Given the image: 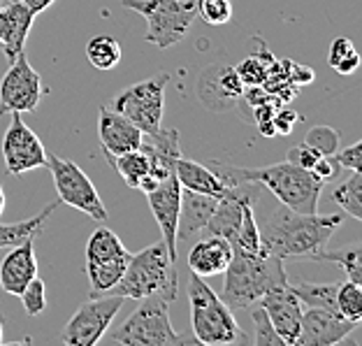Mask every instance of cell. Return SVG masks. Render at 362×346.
Returning a JSON list of instances; mask_svg holds the SVG:
<instances>
[{"label": "cell", "mask_w": 362, "mask_h": 346, "mask_svg": "<svg viewBox=\"0 0 362 346\" xmlns=\"http://www.w3.org/2000/svg\"><path fill=\"white\" fill-rule=\"evenodd\" d=\"M341 224V214H302L279 202L258 228L262 249L269 256L316 260Z\"/></svg>", "instance_id": "1"}, {"label": "cell", "mask_w": 362, "mask_h": 346, "mask_svg": "<svg viewBox=\"0 0 362 346\" xmlns=\"http://www.w3.org/2000/svg\"><path fill=\"white\" fill-rule=\"evenodd\" d=\"M209 168L228 186L242 184V181H258L281 204L302 214L318 212V197L325 186L309 170H302L288 161L276 163V166H262V168H242V166H233L228 161H209Z\"/></svg>", "instance_id": "2"}, {"label": "cell", "mask_w": 362, "mask_h": 346, "mask_svg": "<svg viewBox=\"0 0 362 346\" xmlns=\"http://www.w3.org/2000/svg\"><path fill=\"white\" fill-rule=\"evenodd\" d=\"M226 282L221 291L230 309H249L262 295L276 286L288 284L284 258L279 256H249L233 246V258L226 267Z\"/></svg>", "instance_id": "3"}, {"label": "cell", "mask_w": 362, "mask_h": 346, "mask_svg": "<svg viewBox=\"0 0 362 346\" xmlns=\"http://www.w3.org/2000/svg\"><path fill=\"white\" fill-rule=\"evenodd\" d=\"M188 302H191V328L197 344L235 346L251 342V337L233 316V309L221 300L218 293H214L204 277H197L195 272H191L188 279Z\"/></svg>", "instance_id": "4"}, {"label": "cell", "mask_w": 362, "mask_h": 346, "mask_svg": "<svg viewBox=\"0 0 362 346\" xmlns=\"http://www.w3.org/2000/svg\"><path fill=\"white\" fill-rule=\"evenodd\" d=\"M177 284V263L170 260L165 244L160 240L130 256L126 272L110 295H121L123 300H144L158 295L163 300L175 302Z\"/></svg>", "instance_id": "5"}, {"label": "cell", "mask_w": 362, "mask_h": 346, "mask_svg": "<svg viewBox=\"0 0 362 346\" xmlns=\"http://www.w3.org/2000/svg\"><path fill=\"white\" fill-rule=\"evenodd\" d=\"M107 342L121 346H181L186 344V337L172 328L170 302L151 295L139 300V307L107 337Z\"/></svg>", "instance_id": "6"}, {"label": "cell", "mask_w": 362, "mask_h": 346, "mask_svg": "<svg viewBox=\"0 0 362 346\" xmlns=\"http://www.w3.org/2000/svg\"><path fill=\"white\" fill-rule=\"evenodd\" d=\"M123 7L146 19V42L170 49L181 42L197 19L195 0H121Z\"/></svg>", "instance_id": "7"}, {"label": "cell", "mask_w": 362, "mask_h": 346, "mask_svg": "<svg viewBox=\"0 0 362 346\" xmlns=\"http://www.w3.org/2000/svg\"><path fill=\"white\" fill-rule=\"evenodd\" d=\"M130 253L119 235L110 228H98L88 237L84 251V267L90 286V298L110 295V291L119 284L123 272L128 267Z\"/></svg>", "instance_id": "8"}, {"label": "cell", "mask_w": 362, "mask_h": 346, "mask_svg": "<svg viewBox=\"0 0 362 346\" xmlns=\"http://www.w3.org/2000/svg\"><path fill=\"white\" fill-rule=\"evenodd\" d=\"M168 84H170L168 72L149 77L144 81H137V84L121 91V93L110 103V107L117 110L119 114H123L128 121H133L144 135H151L163 123Z\"/></svg>", "instance_id": "9"}, {"label": "cell", "mask_w": 362, "mask_h": 346, "mask_svg": "<svg viewBox=\"0 0 362 346\" xmlns=\"http://www.w3.org/2000/svg\"><path fill=\"white\" fill-rule=\"evenodd\" d=\"M47 168L54 177L56 193L63 204H70L79 212H84L93 221H107V209L103 197L98 195V188L88 175L81 170L75 161L61 158L56 154H47Z\"/></svg>", "instance_id": "10"}, {"label": "cell", "mask_w": 362, "mask_h": 346, "mask_svg": "<svg viewBox=\"0 0 362 346\" xmlns=\"http://www.w3.org/2000/svg\"><path fill=\"white\" fill-rule=\"evenodd\" d=\"M123 307L121 295H98L79 304V309L65 323L61 340L70 346H95L110 330L114 316Z\"/></svg>", "instance_id": "11"}, {"label": "cell", "mask_w": 362, "mask_h": 346, "mask_svg": "<svg viewBox=\"0 0 362 346\" xmlns=\"http://www.w3.org/2000/svg\"><path fill=\"white\" fill-rule=\"evenodd\" d=\"M45 96L42 77L28 63L23 54H19L10 63V68L0 79V114H26L35 112Z\"/></svg>", "instance_id": "12"}, {"label": "cell", "mask_w": 362, "mask_h": 346, "mask_svg": "<svg viewBox=\"0 0 362 346\" xmlns=\"http://www.w3.org/2000/svg\"><path fill=\"white\" fill-rule=\"evenodd\" d=\"M3 161L5 170L14 177L37 168H47V151L42 142L16 112L12 114L10 128L3 135Z\"/></svg>", "instance_id": "13"}, {"label": "cell", "mask_w": 362, "mask_h": 346, "mask_svg": "<svg viewBox=\"0 0 362 346\" xmlns=\"http://www.w3.org/2000/svg\"><path fill=\"white\" fill-rule=\"evenodd\" d=\"M181 184L175 172L160 179V184L146 193L149 207L153 212V219L163 233V244L168 249V256L172 263H179L177 253V226H179V209H181Z\"/></svg>", "instance_id": "14"}, {"label": "cell", "mask_w": 362, "mask_h": 346, "mask_svg": "<svg viewBox=\"0 0 362 346\" xmlns=\"http://www.w3.org/2000/svg\"><path fill=\"white\" fill-rule=\"evenodd\" d=\"M358 323L344 318L337 311L307 307L302 311V323L295 346H334L349 342V335L356 330Z\"/></svg>", "instance_id": "15"}, {"label": "cell", "mask_w": 362, "mask_h": 346, "mask_svg": "<svg viewBox=\"0 0 362 346\" xmlns=\"http://www.w3.org/2000/svg\"><path fill=\"white\" fill-rule=\"evenodd\" d=\"M244 96V84L233 65H209L197 81V98L207 110L226 112Z\"/></svg>", "instance_id": "16"}, {"label": "cell", "mask_w": 362, "mask_h": 346, "mask_svg": "<svg viewBox=\"0 0 362 346\" xmlns=\"http://www.w3.org/2000/svg\"><path fill=\"white\" fill-rule=\"evenodd\" d=\"M256 304H260V307L267 311L272 325H274V330L284 340V344L295 346L304 307L298 300V295L291 291V282H288L286 286L272 288V291H267L265 295H262Z\"/></svg>", "instance_id": "17"}, {"label": "cell", "mask_w": 362, "mask_h": 346, "mask_svg": "<svg viewBox=\"0 0 362 346\" xmlns=\"http://www.w3.org/2000/svg\"><path fill=\"white\" fill-rule=\"evenodd\" d=\"M98 137H100V146L107 161L112 163V158H117V156L137 149L142 144L144 133L133 121L112 110L110 105H103L100 114H98Z\"/></svg>", "instance_id": "18"}, {"label": "cell", "mask_w": 362, "mask_h": 346, "mask_svg": "<svg viewBox=\"0 0 362 346\" xmlns=\"http://www.w3.org/2000/svg\"><path fill=\"white\" fill-rule=\"evenodd\" d=\"M35 237L10 246V253L0 260V288L10 295H21L30 279L37 277V260H35Z\"/></svg>", "instance_id": "19"}, {"label": "cell", "mask_w": 362, "mask_h": 346, "mask_svg": "<svg viewBox=\"0 0 362 346\" xmlns=\"http://www.w3.org/2000/svg\"><path fill=\"white\" fill-rule=\"evenodd\" d=\"M230 258H233V244L221 235H207L188 251V267L197 277H216L226 272Z\"/></svg>", "instance_id": "20"}, {"label": "cell", "mask_w": 362, "mask_h": 346, "mask_svg": "<svg viewBox=\"0 0 362 346\" xmlns=\"http://www.w3.org/2000/svg\"><path fill=\"white\" fill-rule=\"evenodd\" d=\"M218 197L202 195L193 191H181V209H179V226H177V240L191 242L195 235L204 233L214 209H216Z\"/></svg>", "instance_id": "21"}, {"label": "cell", "mask_w": 362, "mask_h": 346, "mask_svg": "<svg viewBox=\"0 0 362 346\" xmlns=\"http://www.w3.org/2000/svg\"><path fill=\"white\" fill-rule=\"evenodd\" d=\"M33 19H35V14L28 10L23 0L5 3V30L0 45H3V54L10 63L19 54H23V45H26L28 33L33 28Z\"/></svg>", "instance_id": "22"}, {"label": "cell", "mask_w": 362, "mask_h": 346, "mask_svg": "<svg viewBox=\"0 0 362 346\" xmlns=\"http://www.w3.org/2000/svg\"><path fill=\"white\" fill-rule=\"evenodd\" d=\"M175 175L179 179L181 188H186V191L214 195V197H221L228 193L226 181L221 179L209 166H202V163H197V161L179 158L175 166Z\"/></svg>", "instance_id": "23"}, {"label": "cell", "mask_w": 362, "mask_h": 346, "mask_svg": "<svg viewBox=\"0 0 362 346\" xmlns=\"http://www.w3.org/2000/svg\"><path fill=\"white\" fill-rule=\"evenodd\" d=\"M61 200H56L52 204H47V207L37 214V217H30L26 221H16V224H0V249H10V246L19 244L23 240H28V237L37 235L42 226L47 224V219L52 217V214L59 209Z\"/></svg>", "instance_id": "24"}, {"label": "cell", "mask_w": 362, "mask_h": 346, "mask_svg": "<svg viewBox=\"0 0 362 346\" xmlns=\"http://www.w3.org/2000/svg\"><path fill=\"white\" fill-rule=\"evenodd\" d=\"M337 286L339 284H314V282H295L291 291L298 295L302 307H316L337 311ZM339 314V311H337Z\"/></svg>", "instance_id": "25"}, {"label": "cell", "mask_w": 362, "mask_h": 346, "mask_svg": "<svg viewBox=\"0 0 362 346\" xmlns=\"http://www.w3.org/2000/svg\"><path fill=\"white\" fill-rule=\"evenodd\" d=\"M112 166L117 168L121 179L126 181L130 188H137L139 179L151 172V158H149V154L144 151V146L139 144L137 149L126 151V154L117 156V158H112Z\"/></svg>", "instance_id": "26"}, {"label": "cell", "mask_w": 362, "mask_h": 346, "mask_svg": "<svg viewBox=\"0 0 362 346\" xmlns=\"http://www.w3.org/2000/svg\"><path fill=\"white\" fill-rule=\"evenodd\" d=\"M332 200L353 219H362V172L351 170V175L341 181L339 186H334Z\"/></svg>", "instance_id": "27"}, {"label": "cell", "mask_w": 362, "mask_h": 346, "mask_svg": "<svg viewBox=\"0 0 362 346\" xmlns=\"http://www.w3.org/2000/svg\"><path fill=\"white\" fill-rule=\"evenodd\" d=\"M86 56L93 68L98 70H114L121 63V45L112 35H95L88 40Z\"/></svg>", "instance_id": "28"}, {"label": "cell", "mask_w": 362, "mask_h": 346, "mask_svg": "<svg viewBox=\"0 0 362 346\" xmlns=\"http://www.w3.org/2000/svg\"><path fill=\"white\" fill-rule=\"evenodd\" d=\"M318 263H334L346 272V279L356 284H362V249L360 244H351L346 249H337V251H327L323 249L318 253Z\"/></svg>", "instance_id": "29"}, {"label": "cell", "mask_w": 362, "mask_h": 346, "mask_svg": "<svg viewBox=\"0 0 362 346\" xmlns=\"http://www.w3.org/2000/svg\"><path fill=\"white\" fill-rule=\"evenodd\" d=\"M327 63H330V68H334V72H339V75H353V72L360 68V54L349 38H337L330 45Z\"/></svg>", "instance_id": "30"}, {"label": "cell", "mask_w": 362, "mask_h": 346, "mask_svg": "<svg viewBox=\"0 0 362 346\" xmlns=\"http://www.w3.org/2000/svg\"><path fill=\"white\" fill-rule=\"evenodd\" d=\"M337 311L353 321V323H360L362 318V284H356L346 279L337 286Z\"/></svg>", "instance_id": "31"}, {"label": "cell", "mask_w": 362, "mask_h": 346, "mask_svg": "<svg viewBox=\"0 0 362 346\" xmlns=\"http://www.w3.org/2000/svg\"><path fill=\"white\" fill-rule=\"evenodd\" d=\"M274 63L269 54L265 56H249V59H244L240 65H237V75H240L244 88L246 86H262L265 84V79L269 77V65Z\"/></svg>", "instance_id": "32"}, {"label": "cell", "mask_w": 362, "mask_h": 346, "mask_svg": "<svg viewBox=\"0 0 362 346\" xmlns=\"http://www.w3.org/2000/svg\"><path fill=\"white\" fill-rule=\"evenodd\" d=\"M302 142L309 144L311 149L318 151L320 156H334V151L341 146V137L332 126L320 123V126H311L307 130V135H304Z\"/></svg>", "instance_id": "33"}, {"label": "cell", "mask_w": 362, "mask_h": 346, "mask_svg": "<svg viewBox=\"0 0 362 346\" xmlns=\"http://www.w3.org/2000/svg\"><path fill=\"white\" fill-rule=\"evenodd\" d=\"M251 321L256 325V333H253V344L256 346H286L281 337L276 335L274 325L267 316V311L260 307V304H251Z\"/></svg>", "instance_id": "34"}, {"label": "cell", "mask_w": 362, "mask_h": 346, "mask_svg": "<svg viewBox=\"0 0 362 346\" xmlns=\"http://www.w3.org/2000/svg\"><path fill=\"white\" fill-rule=\"evenodd\" d=\"M195 10L209 26H223L233 19V0H195Z\"/></svg>", "instance_id": "35"}, {"label": "cell", "mask_w": 362, "mask_h": 346, "mask_svg": "<svg viewBox=\"0 0 362 346\" xmlns=\"http://www.w3.org/2000/svg\"><path fill=\"white\" fill-rule=\"evenodd\" d=\"M21 302H23V309H26L28 316H40L42 311L47 309V286L40 277L30 279L26 284V288L21 291Z\"/></svg>", "instance_id": "36"}, {"label": "cell", "mask_w": 362, "mask_h": 346, "mask_svg": "<svg viewBox=\"0 0 362 346\" xmlns=\"http://www.w3.org/2000/svg\"><path fill=\"white\" fill-rule=\"evenodd\" d=\"M332 158L337 161V166L344 170H358L362 172V142H353L351 146H339L334 151Z\"/></svg>", "instance_id": "37"}, {"label": "cell", "mask_w": 362, "mask_h": 346, "mask_svg": "<svg viewBox=\"0 0 362 346\" xmlns=\"http://www.w3.org/2000/svg\"><path fill=\"white\" fill-rule=\"evenodd\" d=\"M318 158H320V154L314 151L309 144H304V142L291 146V149H288V156H286L288 163H293V166H298L302 170H311Z\"/></svg>", "instance_id": "38"}, {"label": "cell", "mask_w": 362, "mask_h": 346, "mask_svg": "<svg viewBox=\"0 0 362 346\" xmlns=\"http://www.w3.org/2000/svg\"><path fill=\"white\" fill-rule=\"evenodd\" d=\"M337 170H339V166H337V161L332 158V156H320V158L314 163V168H311L309 172L316 179L323 181V184H327V181H332L337 177Z\"/></svg>", "instance_id": "39"}, {"label": "cell", "mask_w": 362, "mask_h": 346, "mask_svg": "<svg viewBox=\"0 0 362 346\" xmlns=\"http://www.w3.org/2000/svg\"><path fill=\"white\" fill-rule=\"evenodd\" d=\"M295 121H298V114H295L293 110H288V107H281V110H276L274 114H272V123H274L276 135L293 133Z\"/></svg>", "instance_id": "40"}, {"label": "cell", "mask_w": 362, "mask_h": 346, "mask_svg": "<svg viewBox=\"0 0 362 346\" xmlns=\"http://www.w3.org/2000/svg\"><path fill=\"white\" fill-rule=\"evenodd\" d=\"M23 3H26L28 10L37 16V14H42V12L47 10V7H52V5L56 3V0H23Z\"/></svg>", "instance_id": "41"}, {"label": "cell", "mask_w": 362, "mask_h": 346, "mask_svg": "<svg viewBox=\"0 0 362 346\" xmlns=\"http://www.w3.org/2000/svg\"><path fill=\"white\" fill-rule=\"evenodd\" d=\"M3 30H5V3L0 0V40H3Z\"/></svg>", "instance_id": "42"}, {"label": "cell", "mask_w": 362, "mask_h": 346, "mask_svg": "<svg viewBox=\"0 0 362 346\" xmlns=\"http://www.w3.org/2000/svg\"><path fill=\"white\" fill-rule=\"evenodd\" d=\"M5 202H7V197H5V188H3V184H0V217H3V212H5Z\"/></svg>", "instance_id": "43"}, {"label": "cell", "mask_w": 362, "mask_h": 346, "mask_svg": "<svg viewBox=\"0 0 362 346\" xmlns=\"http://www.w3.org/2000/svg\"><path fill=\"white\" fill-rule=\"evenodd\" d=\"M5 340H3V321H0V344H3Z\"/></svg>", "instance_id": "44"}]
</instances>
